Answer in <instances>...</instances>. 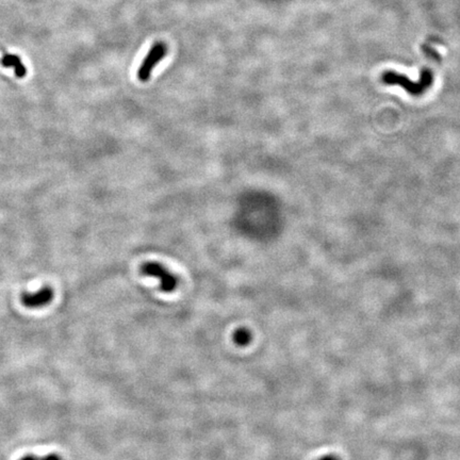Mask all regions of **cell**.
I'll list each match as a JSON object with an SVG mask.
<instances>
[{
	"instance_id": "1",
	"label": "cell",
	"mask_w": 460,
	"mask_h": 460,
	"mask_svg": "<svg viewBox=\"0 0 460 460\" xmlns=\"http://www.w3.org/2000/svg\"><path fill=\"white\" fill-rule=\"evenodd\" d=\"M381 81L387 86H399L404 89L408 94L417 97L423 95L431 87L434 82V72L429 67H423L420 79L412 81L405 75L393 72V70H387L381 75Z\"/></svg>"
},
{
	"instance_id": "2",
	"label": "cell",
	"mask_w": 460,
	"mask_h": 460,
	"mask_svg": "<svg viewBox=\"0 0 460 460\" xmlns=\"http://www.w3.org/2000/svg\"><path fill=\"white\" fill-rule=\"evenodd\" d=\"M167 45L164 42L158 41L151 47L150 51L146 54L144 60L141 63L138 70V79L141 82H147L151 79V76L154 67L164 59L167 53Z\"/></svg>"
},
{
	"instance_id": "3",
	"label": "cell",
	"mask_w": 460,
	"mask_h": 460,
	"mask_svg": "<svg viewBox=\"0 0 460 460\" xmlns=\"http://www.w3.org/2000/svg\"><path fill=\"white\" fill-rule=\"evenodd\" d=\"M141 273L160 280V288L163 292L171 293L177 288L178 281L175 276L158 262H146L141 266Z\"/></svg>"
},
{
	"instance_id": "4",
	"label": "cell",
	"mask_w": 460,
	"mask_h": 460,
	"mask_svg": "<svg viewBox=\"0 0 460 460\" xmlns=\"http://www.w3.org/2000/svg\"><path fill=\"white\" fill-rule=\"evenodd\" d=\"M53 299V290L49 287L40 289L35 293H24L22 303L28 308H40L48 305Z\"/></svg>"
},
{
	"instance_id": "5",
	"label": "cell",
	"mask_w": 460,
	"mask_h": 460,
	"mask_svg": "<svg viewBox=\"0 0 460 460\" xmlns=\"http://www.w3.org/2000/svg\"><path fill=\"white\" fill-rule=\"evenodd\" d=\"M1 64L4 67H12L17 78H24L27 75V68L18 55L13 53H4L1 58Z\"/></svg>"
},
{
	"instance_id": "6",
	"label": "cell",
	"mask_w": 460,
	"mask_h": 460,
	"mask_svg": "<svg viewBox=\"0 0 460 460\" xmlns=\"http://www.w3.org/2000/svg\"><path fill=\"white\" fill-rule=\"evenodd\" d=\"M233 342H235L238 346H241V348H244V346H247L253 340V335L250 329H247L245 327L238 328L235 334L232 336Z\"/></svg>"
},
{
	"instance_id": "7",
	"label": "cell",
	"mask_w": 460,
	"mask_h": 460,
	"mask_svg": "<svg viewBox=\"0 0 460 460\" xmlns=\"http://www.w3.org/2000/svg\"><path fill=\"white\" fill-rule=\"evenodd\" d=\"M320 460H340V458L337 457L336 455H326V456L322 457Z\"/></svg>"
},
{
	"instance_id": "8",
	"label": "cell",
	"mask_w": 460,
	"mask_h": 460,
	"mask_svg": "<svg viewBox=\"0 0 460 460\" xmlns=\"http://www.w3.org/2000/svg\"><path fill=\"white\" fill-rule=\"evenodd\" d=\"M41 460H61L59 456H56L54 454H51V455H48L46 457H44L43 459H41Z\"/></svg>"
},
{
	"instance_id": "9",
	"label": "cell",
	"mask_w": 460,
	"mask_h": 460,
	"mask_svg": "<svg viewBox=\"0 0 460 460\" xmlns=\"http://www.w3.org/2000/svg\"><path fill=\"white\" fill-rule=\"evenodd\" d=\"M20 460H39L37 457H34V456H31V455H28V456H25L23 457Z\"/></svg>"
}]
</instances>
